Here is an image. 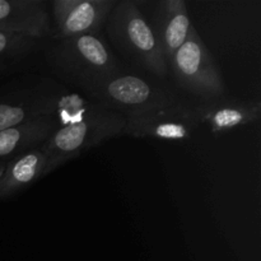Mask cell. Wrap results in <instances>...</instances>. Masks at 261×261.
Here are the masks:
<instances>
[{"label": "cell", "mask_w": 261, "mask_h": 261, "mask_svg": "<svg viewBox=\"0 0 261 261\" xmlns=\"http://www.w3.org/2000/svg\"><path fill=\"white\" fill-rule=\"evenodd\" d=\"M48 59L61 79L86 94L122 70L116 55L99 35L58 40Z\"/></svg>", "instance_id": "cell-2"}, {"label": "cell", "mask_w": 261, "mask_h": 261, "mask_svg": "<svg viewBox=\"0 0 261 261\" xmlns=\"http://www.w3.org/2000/svg\"><path fill=\"white\" fill-rule=\"evenodd\" d=\"M60 126L56 115L23 122L0 132V161L42 145Z\"/></svg>", "instance_id": "cell-13"}, {"label": "cell", "mask_w": 261, "mask_h": 261, "mask_svg": "<svg viewBox=\"0 0 261 261\" xmlns=\"http://www.w3.org/2000/svg\"><path fill=\"white\" fill-rule=\"evenodd\" d=\"M126 120V135L135 138L180 142L186 140L200 126L194 105L184 99L130 115Z\"/></svg>", "instance_id": "cell-7"}, {"label": "cell", "mask_w": 261, "mask_h": 261, "mask_svg": "<svg viewBox=\"0 0 261 261\" xmlns=\"http://www.w3.org/2000/svg\"><path fill=\"white\" fill-rule=\"evenodd\" d=\"M116 0H54L53 18L56 38L99 35Z\"/></svg>", "instance_id": "cell-8"}, {"label": "cell", "mask_w": 261, "mask_h": 261, "mask_svg": "<svg viewBox=\"0 0 261 261\" xmlns=\"http://www.w3.org/2000/svg\"><path fill=\"white\" fill-rule=\"evenodd\" d=\"M150 27L168 65L176 51L188 40L194 25L184 0H163L157 4L154 24Z\"/></svg>", "instance_id": "cell-12"}, {"label": "cell", "mask_w": 261, "mask_h": 261, "mask_svg": "<svg viewBox=\"0 0 261 261\" xmlns=\"http://www.w3.org/2000/svg\"><path fill=\"white\" fill-rule=\"evenodd\" d=\"M199 124L214 134L231 132L256 122L261 115L259 99L217 98L194 105Z\"/></svg>", "instance_id": "cell-10"}, {"label": "cell", "mask_w": 261, "mask_h": 261, "mask_svg": "<svg viewBox=\"0 0 261 261\" xmlns=\"http://www.w3.org/2000/svg\"><path fill=\"white\" fill-rule=\"evenodd\" d=\"M0 30L42 41L51 33V17L43 0H0Z\"/></svg>", "instance_id": "cell-11"}, {"label": "cell", "mask_w": 261, "mask_h": 261, "mask_svg": "<svg viewBox=\"0 0 261 261\" xmlns=\"http://www.w3.org/2000/svg\"><path fill=\"white\" fill-rule=\"evenodd\" d=\"M87 96L124 117L180 99L177 94L161 84L124 70L92 89Z\"/></svg>", "instance_id": "cell-6"}, {"label": "cell", "mask_w": 261, "mask_h": 261, "mask_svg": "<svg viewBox=\"0 0 261 261\" xmlns=\"http://www.w3.org/2000/svg\"><path fill=\"white\" fill-rule=\"evenodd\" d=\"M7 162L8 161H0V178H2L3 173H4L5 168H7Z\"/></svg>", "instance_id": "cell-15"}, {"label": "cell", "mask_w": 261, "mask_h": 261, "mask_svg": "<svg viewBox=\"0 0 261 261\" xmlns=\"http://www.w3.org/2000/svg\"><path fill=\"white\" fill-rule=\"evenodd\" d=\"M106 31L110 41L130 61L158 78L168 75L167 61L139 3L117 2L106 20Z\"/></svg>", "instance_id": "cell-3"}, {"label": "cell", "mask_w": 261, "mask_h": 261, "mask_svg": "<svg viewBox=\"0 0 261 261\" xmlns=\"http://www.w3.org/2000/svg\"><path fill=\"white\" fill-rule=\"evenodd\" d=\"M41 40L0 30V69L27 58L40 46Z\"/></svg>", "instance_id": "cell-14"}, {"label": "cell", "mask_w": 261, "mask_h": 261, "mask_svg": "<svg viewBox=\"0 0 261 261\" xmlns=\"http://www.w3.org/2000/svg\"><path fill=\"white\" fill-rule=\"evenodd\" d=\"M63 166L43 148L36 147L10 158L0 178V199H7L30 188L43 176Z\"/></svg>", "instance_id": "cell-9"}, {"label": "cell", "mask_w": 261, "mask_h": 261, "mask_svg": "<svg viewBox=\"0 0 261 261\" xmlns=\"http://www.w3.org/2000/svg\"><path fill=\"white\" fill-rule=\"evenodd\" d=\"M170 70L181 88L200 97L203 102L224 97L226 88L221 71L194 27L188 40L168 63Z\"/></svg>", "instance_id": "cell-5"}, {"label": "cell", "mask_w": 261, "mask_h": 261, "mask_svg": "<svg viewBox=\"0 0 261 261\" xmlns=\"http://www.w3.org/2000/svg\"><path fill=\"white\" fill-rule=\"evenodd\" d=\"M56 116L60 126L42 145L63 165L111 138L126 135L124 115L73 93L66 94Z\"/></svg>", "instance_id": "cell-1"}, {"label": "cell", "mask_w": 261, "mask_h": 261, "mask_svg": "<svg viewBox=\"0 0 261 261\" xmlns=\"http://www.w3.org/2000/svg\"><path fill=\"white\" fill-rule=\"evenodd\" d=\"M68 91L53 81H15L0 89V132L23 122L58 114Z\"/></svg>", "instance_id": "cell-4"}]
</instances>
